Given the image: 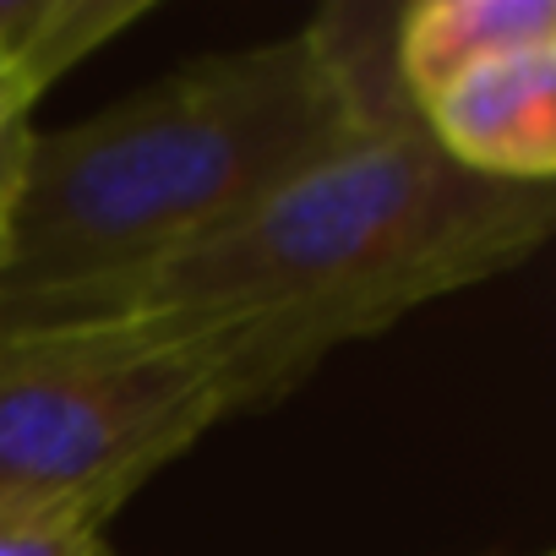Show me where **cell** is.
Wrapping results in <instances>:
<instances>
[{"instance_id": "6da1fadb", "label": "cell", "mask_w": 556, "mask_h": 556, "mask_svg": "<svg viewBox=\"0 0 556 556\" xmlns=\"http://www.w3.org/2000/svg\"><path fill=\"white\" fill-rule=\"evenodd\" d=\"M382 34L393 17L333 7L301 34L197 55L77 126L39 131L12 202L0 306L153 262L409 104Z\"/></svg>"}, {"instance_id": "7a4b0ae2", "label": "cell", "mask_w": 556, "mask_h": 556, "mask_svg": "<svg viewBox=\"0 0 556 556\" xmlns=\"http://www.w3.org/2000/svg\"><path fill=\"white\" fill-rule=\"evenodd\" d=\"M551 224L556 186L480 180L437 153L409 104H393L218 229L83 290L0 306V323L218 312L278 323L328 361L442 295L513 273L551 240Z\"/></svg>"}, {"instance_id": "3957f363", "label": "cell", "mask_w": 556, "mask_h": 556, "mask_svg": "<svg viewBox=\"0 0 556 556\" xmlns=\"http://www.w3.org/2000/svg\"><path fill=\"white\" fill-rule=\"evenodd\" d=\"M323 355L278 323L93 312L0 323V518H110L218 420L295 393Z\"/></svg>"}, {"instance_id": "277c9868", "label": "cell", "mask_w": 556, "mask_h": 556, "mask_svg": "<svg viewBox=\"0 0 556 556\" xmlns=\"http://www.w3.org/2000/svg\"><path fill=\"white\" fill-rule=\"evenodd\" d=\"M415 121L458 169L496 186H556V45L485 61L437 88Z\"/></svg>"}, {"instance_id": "5b68a950", "label": "cell", "mask_w": 556, "mask_h": 556, "mask_svg": "<svg viewBox=\"0 0 556 556\" xmlns=\"http://www.w3.org/2000/svg\"><path fill=\"white\" fill-rule=\"evenodd\" d=\"M540 45H556L551 0H420L393 17L388 61L399 93L420 110L453 77Z\"/></svg>"}, {"instance_id": "8992f818", "label": "cell", "mask_w": 556, "mask_h": 556, "mask_svg": "<svg viewBox=\"0 0 556 556\" xmlns=\"http://www.w3.org/2000/svg\"><path fill=\"white\" fill-rule=\"evenodd\" d=\"M148 12L153 0H0V61L34 99H45L77 61Z\"/></svg>"}, {"instance_id": "52a82bcc", "label": "cell", "mask_w": 556, "mask_h": 556, "mask_svg": "<svg viewBox=\"0 0 556 556\" xmlns=\"http://www.w3.org/2000/svg\"><path fill=\"white\" fill-rule=\"evenodd\" d=\"M99 513H34L0 518V556H115Z\"/></svg>"}, {"instance_id": "ba28073f", "label": "cell", "mask_w": 556, "mask_h": 556, "mask_svg": "<svg viewBox=\"0 0 556 556\" xmlns=\"http://www.w3.org/2000/svg\"><path fill=\"white\" fill-rule=\"evenodd\" d=\"M34 93L17 83V72L0 61V207L12 213L17 202V186H23V169H28V153H34Z\"/></svg>"}, {"instance_id": "9c48e42d", "label": "cell", "mask_w": 556, "mask_h": 556, "mask_svg": "<svg viewBox=\"0 0 556 556\" xmlns=\"http://www.w3.org/2000/svg\"><path fill=\"white\" fill-rule=\"evenodd\" d=\"M7 251H12V213L0 207V273H7Z\"/></svg>"}]
</instances>
